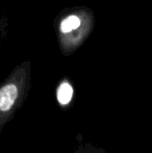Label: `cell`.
I'll use <instances>...</instances> for the list:
<instances>
[{
  "mask_svg": "<svg viewBox=\"0 0 152 153\" xmlns=\"http://www.w3.org/2000/svg\"><path fill=\"white\" fill-rule=\"evenodd\" d=\"M53 25L61 51L64 55H70L93 31L95 15L85 6L66 8L57 15Z\"/></svg>",
  "mask_w": 152,
  "mask_h": 153,
  "instance_id": "6da1fadb",
  "label": "cell"
},
{
  "mask_svg": "<svg viewBox=\"0 0 152 153\" xmlns=\"http://www.w3.org/2000/svg\"><path fill=\"white\" fill-rule=\"evenodd\" d=\"M57 101L62 105H66L72 100L73 97V88L67 81H64L61 83V85L57 89Z\"/></svg>",
  "mask_w": 152,
  "mask_h": 153,
  "instance_id": "7a4b0ae2",
  "label": "cell"
}]
</instances>
